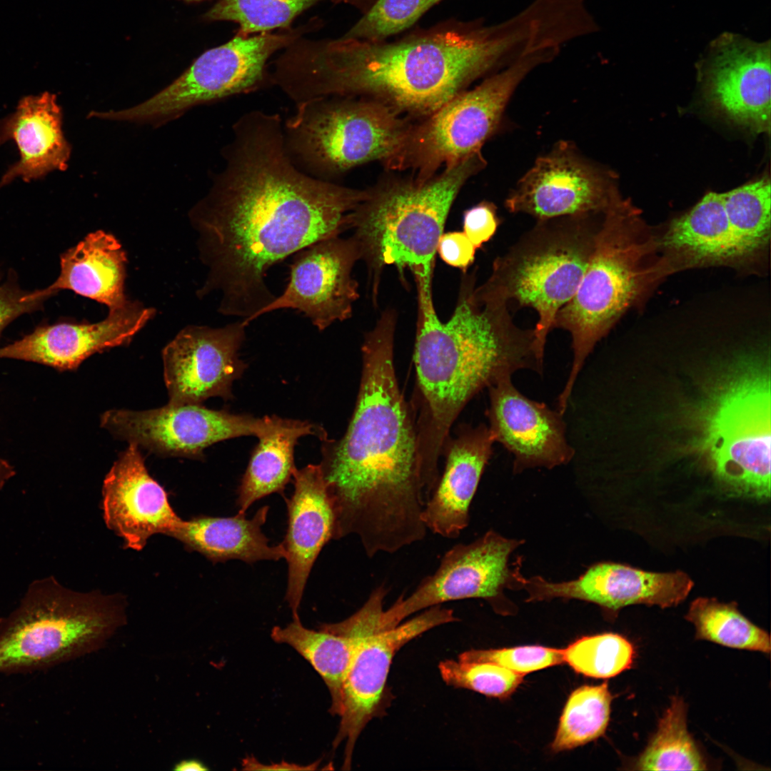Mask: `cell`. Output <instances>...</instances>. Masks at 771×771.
I'll list each match as a JSON object with an SVG mask.
<instances>
[{
	"label": "cell",
	"mask_w": 771,
	"mask_h": 771,
	"mask_svg": "<svg viewBox=\"0 0 771 771\" xmlns=\"http://www.w3.org/2000/svg\"><path fill=\"white\" fill-rule=\"evenodd\" d=\"M410 126L386 105L325 96L296 104L283 122L286 149L303 172L331 178L373 161L387 163L402 146Z\"/></svg>",
	"instance_id": "obj_10"
},
{
	"label": "cell",
	"mask_w": 771,
	"mask_h": 771,
	"mask_svg": "<svg viewBox=\"0 0 771 771\" xmlns=\"http://www.w3.org/2000/svg\"><path fill=\"white\" fill-rule=\"evenodd\" d=\"M740 258L764 247L770 234V181L762 177L722 193Z\"/></svg>",
	"instance_id": "obj_34"
},
{
	"label": "cell",
	"mask_w": 771,
	"mask_h": 771,
	"mask_svg": "<svg viewBox=\"0 0 771 771\" xmlns=\"http://www.w3.org/2000/svg\"><path fill=\"white\" fill-rule=\"evenodd\" d=\"M635 211L620 199L603 214L581 281L558 312L553 328L569 332L573 361L558 405L565 408L585 361L640 293L641 258Z\"/></svg>",
	"instance_id": "obj_9"
},
{
	"label": "cell",
	"mask_w": 771,
	"mask_h": 771,
	"mask_svg": "<svg viewBox=\"0 0 771 771\" xmlns=\"http://www.w3.org/2000/svg\"><path fill=\"white\" fill-rule=\"evenodd\" d=\"M639 770H706L707 763L687 727V706L675 696L657 729L634 762Z\"/></svg>",
	"instance_id": "obj_32"
},
{
	"label": "cell",
	"mask_w": 771,
	"mask_h": 771,
	"mask_svg": "<svg viewBox=\"0 0 771 771\" xmlns=\"http://www.w3.org/2000/svg\"><path fill=\"white\" fill-rule=\"evenodd\" d=\"M318 0H220L205 14L208 21H229L239 25L238 34L265 33L288 27L293 20Z\"/></svg>",
	"instance_id": "obj_36"
},
{
	"label": "cell",
	"mask_w": 771,
	"mask_h": 771,
	"mask_svg": "<svg viewBox=\"0 0 771 771\" xmlns=\"http://www.w3.org/2000/svg\"><path fill=\"white\" fill-rule=\"evenodd\" d=\"M418 322L414 350V413L418 456L424 475H439L438 460L458 415L483 388L520 369L541 373L543 358L534 330L517 326L505 303L476 300L473 276L463 282L451 317L435 312L431 281L415 278Z\"/></svg>",
	"instance_id": "obj_4"
},
{
	"label": "cell",
	"mask_w": 771,
	"mask_h": 771,
	"mask_svg": "<svg viewBox=\"0 0 771 771\" xmlns=\"http://www.w3.org/2000/svg\"><path fill=\"white\" fill-rule=\"evenodd\" d=\"M359 260V249L352 236L325 238L300 250L294 254L285 290L256 318L291 308L302 313L321 331L349 318L359 298L352 274Z\"/></svg>",
	"instance_id": "obj_17"
},
{
	"label": "cell",
	"mask_w": 771,
	"mask_h": 771,
	"mask_svg": "<svg viewBox=\"0 0 771 771\" xmlns=\"http://www.w3.org/2000/svg\"><path fill=\"white\" fill-rule=\"evenodd\" d=\"M275 419V415L259 418L200 404L168 403L148 410H107L101 425L115 437L153 453L199 459L204 449L217 442L244 435L259 438L273 427Z\"/></svg>",
	"instance_id": "obj_14"
},
{
	"label": "cell",
	"mask_w": 771,
	"mask_h": 771,
	"mask_svg": "<svg viewBox=\"0 0 771 771\" xmlns=\"http://www.w3.org/2000/svg\"><path fill=\"white\" fill-rule=\"evenodd\" d=\"M319 762H320V761L318 760V761H316V762H314L313 764L306 765V766H301V765H298L290 764V763L284 762H283L281 763H279V764H273V765H268L261 764L258 761H257V760H256L255 758H253L252 757H246V759H244L243 760V770H316V769H317V767L319 765Z\"/></svg>",
	"instance_id": "obj_44"
},
{
	"label": "cell",
	"mask_w": 771,
	"mask_h": 771,
	"mask_svg": "<svg viewBox=\"0 0 771 771\" xmlns=\"http://www.w3.org/2000/svg\"><path fill=\"white\" fill-rule=\"evenodd\" d=\"M126 623L120 596L81 593L53 576L31 583L0 619V672L48 667L101 647Z\"/></svg>",
	"instance_id": "obj_8"
},
{
	"label": "cell",
	"mask_w": 771,
	"mask_h": 771,
	"mask_svg": "<svg viewBox=\"0 0 771 771\" xmlns=\"http://www.w3.org/2000/svg\"><path fill=\"white\" fill-rule=\"evenodd\" d=\"M247 326L239 320L219 328L188 326L181 331L162 351L169 403L232 398V383L246 368L238 351Z\"/></svg>",
	"instance_id": "obj_18"
},
{
	"label": "cell",
	"mask_w": 771,
	"mask_h": 771,
	"mask_svg": "<svg viewBox=\"0 0 771 771\" xmlns=\"http://www.w3.org/2000/svg\"><path fill=\"white\" fill-rule=\"evenodd\" d=\"M126 254L111 233L99 230L89 233L61 256L60 273L48 290L74 293L119 308L128 301L124 294Z\"/></svg>",
	"instance_id": "obj_28"
},
{
	"label": "cell",
	"mask_w": 771,
	"mask_h": 771,
	"mask_svg": "<svg viewBox=\"0 0 771 771\" xmlns=\"http://www.w3.org/2000/svg\"><path fill=\"white\" fill-rule=\"evenodd\" d=\"M15 474L14 468L8 461L0 458V490Z\"/></svg>",
	"instance_id": "obj_46"
},
{
	"label": "cell",
	"mask_w": 771,
	"mask_h": 771,
	"mask_svg": "<svg viewBox=\"0 0 771 771\" xmlns=\"http://www.w3.org/2000/svg\"><path fill=\"white\" fill-rule=\"evenodd\" d=\"M494 531L468 544H458L443 557L435 572L425 578L408 596H400L384 610L381 626L393 628L420 610L448 601L468 598L488 600L497 610L509 609L505 589H520L523 576L509 565V558L520 545Z\"/></svg>",
	"instance_id": "obj_13"
},
{
	"label": "cell",
	"mask_w": 771,
	"mask_h": 771,
	"mask_svg": "<svg viewBox=\"0 0 771 771\" xmlns=\"http://www.w3.org/2000/svg\"><path fill=\"white\" fill-rule=\"evenodd\" d=\"M438 668L448 685L493 697L509 696L523 679V675L488 662L448 659L441 661Z\"/></svg>",
	"instance_id": "obj_38"
},
{
	"label": "cell",
	"mask_w": 771,
	"mask_h": 771,
	"mask_svg": "<svg viewBox=\"0 0 771 771\" xmlns=\"http://www.w3.org/2000/svg\"><path fill=\"white\" fill-rule=\"evenodd\" d=\"M500 223L497 207L492 202L482 201L463 214V233L476 249L493 238Z\"/></svg>",
	"instance_id": "obj_42"
},
{
	"label": "cell",
	"mask_w": 771,
	"mask_h": 771,
	"mask_svg": "<svg viewBox=\"0 0 771 771\" xmlns=\"http://www.w3.org/2000/svg\"><path fill=\"white\" fill-rule=\"evenodd\" d=\"M621 198L612 176L581 155L573 144L560 142L538 158L505 200L511 213L537 221L603 213Z\"/></svg>",
	"instance_id": "obj_15"
},
{
	"label": "cell",
	"mask_w": 771,
	"mask_h": 771,
	"mask_svg": "<svg viewBox=\"0 0 771 771\" xmlns=\"http://www.w3.org/2000/svg\"><path fill=\"white\" fill-rule=\"evenodd\" d=\"M488 388L489 428L495 442L514 456L515 473L535 467L550 469L570 462L575 450L567 441L563 414L523 395L511 377Z\"/></svg>",
	"instance_id": "obj_21"
},
{
	"label": "cell",
	"mask_w": 771,
	"mask_h": 771,
	"mask_svg": "<svg viewBox=\"0 0 771 771\" xmlns=\"http://www.w3.org/2000/svg\"><path fill=\"white\" fill-rule=\"evenodd\" d=\"M146 318L135 304L109 309L94 323H61L38 327L32 333L0 348V358L23 360L74 370L88 357L126 345L144 327Z\"/></svg>",
	"instance_id": "obj_23"
},
{
	"label": "cell",
	"mask_w": 771,
	"mask_h": 771,
	"mask_svg": "<svg viewBox=\"0 0 771 771\" xmlns=\"http://www.w3.org/2000/svg\"><path fill=\"white\" fill-rule=\"evenodd\" d=\"M54 293L47 288L22 290L11 275L4 281L0 276V333L20 316L39 310Z\"/></svg>",
	"instance_id": "obj_41"
},
{
	"label": "cell",
	"mask_w": 771,
	"mask_h": 771,
	"mask_svg": "<svg viewBox=\"0 0 771 771\" xmlns=\"http://www.w3.org/2000/svg\"><path fill=\"white\" fill-rule=\"evenodd\" d=\"M558 54L554 47L535 51L492 74L475 89L458 94L422 123L410 126L402 146L386 166L411 168L417 173L415 181L423 183L442 166L448 168L480 151L520 83Z\"/></svg>",
	"instance_id": "obj_11"
},
{
	"label": "cell",
	"mask_w": 771,
	"mask_h": 771,
	"mask_svg": "<svg viewBox=\"0 0 771 771\" xmlns=\"http://www.w3.org/2000/svg\"><path fill=\"white\" fill-rule=\"evenodd\" d=\"M611 701L607 682L575 690L560 716L552 749H573L603 735L610 720Z\"/></svg>",
	"instance_id": "obj_35"
},
{
	"label": "cell",
	"mask_w": 771,
	"mask_h": 771,
	"mask_svg": "<svg viewBox=\"0 0 771 771\" xmlns=\"http://www.w3.org/2000/svg\"><path fill=\"white\" fill-rule=\"evenodd\" d=\"M723 373L696 415L695 449L731 492L770 496V377L764 361L745 359Z\"/></svg>",
	"instance_id": "obj_6"
},
{
	"label": "cell",
	"mask_w": 771,
	"mask_h": 771,
	"mask_svg": "<svg viewBox=\"0 0 771 771\" xmlns=\"http://www.w3.org/2000/svg\"><path fill=\"white\" fill-rule=\"evenodd\" d=\"M518 51L517 36L504 21L441 29L389 44L298 38L278 57L276 79L296 104L363 95L398 114L426 117L475 79L510 65Z\"/></svg>",
	"instance_id": "obj_3"
},
{
	"label": "cell",
	"mask_w": 771,
	"mask_h": 771,
	"mask_svg": "<svg viewBox=\"0 0 771 771\" xmlns=\"http://www.w3.org/2000/svg\"><path fill=\"white\" fill-rule=\"evenodd\" d=\"M373 634L365 619L352 615L341 622L321 624L318 630L304 627L300 618L293 619L286 627H273L271 637L293 647L312 665L329 690L330 712L339 716L343 684L353 655Z\"/></svg>",
	"instance_id": "obj_27"
},
{
	"label": "cell",
	"mask_w": 771,
	"mask_h": 771,
	"mask_svg": "<svg viewBox=\"0 0 771 771\" xmlns=\"http://www.w3.org/2000/svg\"><path fill=\"white\" fill-rule=\"evenodd\" d=\"M269 507H261L252 518L238 513L232 517L198 516L181 520L173 537L191 550L213 563L240 560L251 564L259 560L286 558L283 543L269 545L262 532Z\"/></svg>",
	"instance_id": "obj_29"
},
{
	"label": "cell",
	"mask_w": 771,
	"mask_h": 771,
	"mask_svg": "<svg viewBox=\"0 0 771 771\" xmlns=\"http://www.w3.org/2000/svg\"><path fill=\"white\" fill-rule=\"evenodd\" d=\"M63 114L56 96L44 91L21 98L12 114L0 120V144L16 143L20 159L0 179V188L20 177L30 182L68 167L71 148L62 130Z\"/></svg>",
	"instance_id": "obj_26"
},
{
	"label": "cell",
	"mask_w": 771,
	"mask_h": 771,
	"mask_svg": "<svg viewBox=\"0 0 771 771\" xmlns=\"http://www.w3.org/2000/svg\"><path fill=\"white\" fill-rule=\"evenodd\" d=\"M458 659L493 662L523 675L564 662L563 650L539 645L471 650L460 654Z\"/></svg>",
	"instance_id": "obj_40"
},
{
	"label": "cell",
	"mask_w": 771,
	"mask_h": 771,
	"mask_svg": "<svg viewBox=\"0 0 771 771\" xmlns=\"http://www.w3.org/2000/svg\"><path fill=\"white\" fill-rule=\"evenodd\" d=\"M278 114L253 110L233 124L223 169L192 208L200 258L198 291L216 293L218 311L248 326L276 297L266 281L276 263L347 229L366 191L313 178L291 161Z\"/></svg>",
	"instance_id": "obj_1"
},
{
	"label": "cell",
	"mask_w": 771,
	"mask_h": 771,
	"mask_svg": "<svg viewBox=\"0 0 771 771\" xmlns=\"http://www.w3.org/2000/svg\"><path fill=\"white\" fill-rule=\"evenodd\" d=\"M494 437L484 424L458 428L445 442L443 475L427 503L423 520L433 533L455 538L469 523V509L493 452Z\"/></svg>",
	"instance_id": "obj_25"
},
{
	"label": "cell",
	"mask_w": 771,
	"mask_h": 771,
	"mask_svg": "<svg viewBox=\"0 0 771 771\" xmlns=\"http://www.w3.org/2000/svg\"><path fill=\"white\" fill-rule=\"evenodd\" d=\"M475 251L476 248L463 231L443 233L437 247V252L445 263L464 272L474 262Z\"/></svg>",
	"instance_id": "obj_43"
},
{
	"label": "cell",
	"mask_w": 771,
	"mask_h": 771,
	"mask_svg": "<svg viewBox=\"0 0 771 771\" xmlns=\"http://www.w3.org/2000/svg\"><path fill=\"white\" fill-rule=\"evenodd\" d=\"M665 247L688 263H724L740 258L722 193H707L691 210L675 219L663 240Z\"/></svg>",
	"instance_id": "obj_31"
},
{
	"label": "cell",
	"mask_w": 771,
	"mask_h": 771,
	"mask_svg": "<svg viewBox=\"0 0 771 771\" xmlns=\"http://www.w3.org/2000/svg\"><path fill=\"white\" fill-rule=\"evenodd\" d=\"M485 166L480 151L445 168L438 177L420 183H385L366 191L350 213L361 260L366 262L373 303L378 302L381 275L388 266L432 277L439 240L458 192Z\"/></svg>",
	"instance_id": "obj_5"
},
{
	"label": "cell",
	"mask_w": 771,
	"mask_h": 771,
	"mask_svg": "<svg viewBox=\"0 0 771 771\" xmlns=\"http://www.w3.org/2000/svg\"><path fill=\"white\" fill-rule=\"evenodd\" d=\"M104 518L125 547L141 550L153 535L171 536L181 519L165 490L148 473L139 447L129 443L106 475L102 488Z\"/></svg>",
	"instance_id": "obj_22"
},
{
	"label": "cell",
	"mask_w": 771,
	"mask_h": 771,
	"mask_svg": "<svg viewBox=\"0 0 771 771\" xmlns=\"http://www.w3.org/2000/svg\"><path fill=\"white\" fill-rule=\"evenodd\" d=\"M184 1H201V0H184Z\"/></svg>",
	"instance_id": "obj_48"
},
{
	"label": "cell",
	"mask_w": 771,
	"mask_h": 771,
	"mask_svg": "<svg viewBox=\"0 0 771 771\" xmlns=\"http://www.w3.org/2000/svg\"><path fill=\"white\" fill-rule=\"evenodd\" d=\"M303 29L286 32L238 34L203 53L173 82L133 107L101 111V119L159 124L193 106L250 94L271 85L269 58L301 36Z\"/></svg>",
	"instance_id": "obj_12"
},
{
	"label": "cell",
	"mask_w": 771,
	"mask_h": 771,
	"mask_svg": "<svg viewBox=\"0 0 771 771\" xmlns=\"http://www.w3.org/2000/svg\"><path fill=\"white\" fill-rule=\"evenodd\" d=\"M308 421L276 416L273 427L260 436L237 490L238 513H246L256 500L274 493L282 494L296 470L294 447L304 435L314 434Z\"/></svg>",
	"instance_id": "obj_30"
},
{
	"label": "cell",
	"mask_w": 771,
	"mask_h": 771,
	"mask_svg": "<svg viewBox=\"0 0 771 771\" xmlns=\"http://www.w3.org/2000/svg\"><path fill=\"white\" fill-rule=\"evenodd\" d=\"M692 585L691 579L682 572L650 573L618 563H599L570 581L523 578L521 589L527 593L528 601L580 600L598 605L611 615L633 604L676 605L687 596Z\"/></svg>",
	"instance_id": "obj_20"
},
{
	"label": "cell",
	"mask_w": 771,
	"mask_h": 771,
	"mask_svg": "<svg viewBox=\"0 0 771 771\" xmlns=\"http://www.w3.org/2000/svg\"><path fill=\"white\" fill-rule=\"evenodd\" d=\"M685 618L694 625L697 640L732 648L770 652L769 634L742 615L732 603L697 598L690 605Z\"/></svg>",
	"instance_id": "obj_33"
},
{
	"label": "cell",
	"mask_w": 771,
	"mask_h": 771,
	"mask_svg": "<svg viewBox=\"0 0 771 771\" xmlns=\"http://www.w3.org/2000/svg\"><path fill=\"white\" fill-rule=\"evenodd\" d=\"M173 770L178 771H203L208 768L200 760L195 759L183 760L175 765Z\"/></svg>",
	"instance_id": "obj_45"
},
{
	"label": "cell",
	"mask_w": 771,
	"mask_h": 771,
	"mask_svg": "<svg viewBox=\"0 0 771 771\" xmlns=\"http://www.w3.org/2000/svg\"><path fill=\"white\" fill-rule=\"evenodd\" d=\"M564 662L576 672L609 678L629 669L634 659L633 645L615 633L583 637L563 650Z\"/></svg>",
	"instance_id": "obj_37"
},
{
	"label": "cell",
	"mask_w": 771,
	"mask_h": 771,
	"mask_svg": "<svg viewBox=\"0 0 771 771\" xmlns=\"http://www.w3.org/2000/svg\"><path fill=\"white\" fill-rule=\"evenodd\" d=\"M705 76L708 101L735 124L770 131V42L725 32L711 42Z\"/></svg>",
	"instance_id": "obj_19"
},
{
	"label": "cell",
	"mask_w": 771,
	"mask_h": 771,
	"mask_svg": "<svg viewBox=\"0 0 771 771\" xmlns=\"http://www.w3.org/2000/svg\"><path fill=\"white\" fill-rule=\"evenodd\" d=\"M331 1H335V2H346V3L353 4L360 1V0H331Z\"/></svg>",
	"instance_id": "obj_47"
},
{
	"label": "cell",
	"mask_w": 771,
	"mask_h": 771,
	"mask_svg": "<svg viewBox=\"0 0 771 771\" xmlns=\"http://www.w3.org/2000/svg\"><path fill=\"white\" fill-rule=\"evenodd\" d=\"M603 213L538 221L509 250L493 261L488 279L475 286L478 299L516 303L538 315L535 347L544 357L555 316L573 296L590 260Z\"/></svg>",
	"instance_id": "obj_7"
},
{
	"label": "cell",
	"mask_w": 771,
	"mask_h": 771,
	"mask_svg": "<svg viewBox=\"0 0 771 771\" xmlns=\"http://www.w3.org/2000/svg\"><path fill=\"white\" fill-rule=\"evenodd\" d=\"M457 620L452 610L433 606L405 623L366 638L356 649L341 694L336 749L346 742L343 769L349 770L356 741L383 706L386 681L395 653L405 644L437 626Z\"/></svg>",
	"instance_id": "obj_16"
},
{
	"label": "cell",
	"mask_w": 771,
	"mask_h": 771,
	"mask_svg": "<svg viewBox=\"0 0 771 771\" xmlns=\"http://www.w3.org/2000/svg\"><path fill=\"white\" fill-rule=\"evenodd\" d=\"M294 491L285 500L288 528L283 543L288 563L286 600L293 619L311 569L324 545L333 538L335 518L320 465H308L293 475Z\"/></svg>",
	"instance_id": "obj_24"
},
{
	"label": "cell",
	"mask_w": 771,
	"mask_h": 771,
	"mask_svg": "<svg viewBox=\"0 0 771 771\" xmlns=\"http://www.w3.org/2000/svg\"><path fill=\"white\" fill-rule=\"evenodd\" d=\"M396 321L388 308L366 333L353 414L342 438L324 445L320 464L333 539L358 537L370 558L424 538L423 513L433 494L420 468L413 410L395 375Z\"/></svg>",
	"instance_id": "obj_2"
},
{
	"label": "cell",
	"mask_w": 771,
	"mask_h": 771,
	"mask_svg": "<svg viewBox=\"0 0 771 771\" xmlns=\"http://www.w3.org/2000/svg\"><path fill=\"white\" fill-rule=\"evenodd\" d=\"M441 0H377L343 37L381 41L413 25Z\"/></svg>",
	"instance_id": "obj_39"
}]
</instances>
